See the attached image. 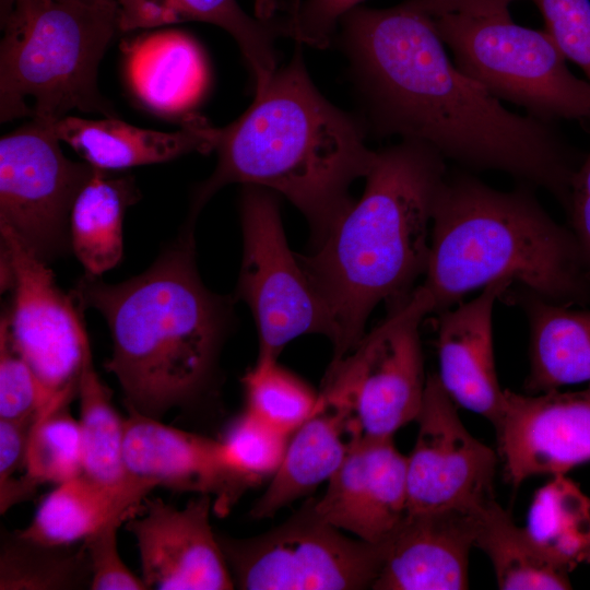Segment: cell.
<instances>
[{
	"instance_id": "ba28073f",
	"label": "cell",
	"mask_w": 590,
	"mask_h": 590,
	"mask_svg": "<svg viewBox=\"0 0 590 590\" xmlns=\"http://www.w3.org/2000/svg\"><path fill=\"white\" fill-rule=\"evenodd\" d=\"M432 312L434 298L421 284L392 303L353 351L329 365L320 404L349 418L352 437H393L415 421L427 380L420 327Z\"/></svg>"
},
{
	"instance_id": "f1b7e54d",
	"label": "cell",
	"mask_w": 590,
	"mask_h": 590,
	"mask_svg": "<svg viewBox=\"0 0 590 590\" xmlns=\"http://www.w3.org/2000/svg\"><path fill=\"white\" fill-rule=\"evenodd\" d=\"M91 588V568L81 544L50 545L4 531L0 546V590Z\"/></svg>"
},
{
	"instance_id": "d4e9b609",
	"label": "cell",
	"mask_w": 590,
	"mask_h": 590,
	"mask_svg": "<svg viewBox=\"0 0 590 590\" xmlns=\"http://www.w3.org/2000/svg\"><path fill=\"white\" fill-rule=\"evenodd\" d=\"M139 199L128 176H113L96 168L79 192L70 214L71 251L84 273L101 276L122 258V222Z\"/></svg>"
},
{
	"instance_id": "60d3db41",
	"label": "cell",
	"mask_w": 590,
	"mask_h": 590,
	"mask_svg": "<svg viewBox=\"0 0 590 590\" xmlns=\"http://www.w3.org/2000/svg\"><path fill=\"white\" fill-rule=\"evenodd\" d=\"M433 19L457 14L467 16H494L509 13L511 3L518 0H411Z\"/></svg>"
},
{
	"instance_id": "52a82bcc",
	"label": "cell",
	"mask_w": 590,
	"mask_h": 590,
	"mask_svg": "<svg viewBox=\"0 0 590 590\" xmlns=\"http://www.w3.org/2000/svg\"><path fill=\"white\" fill-rule=\"evenodd\" d=\"M434 22L456 66L495 98L539 120L590 123V83L570 71L546 31L521 26L509 13Z\"/></svg>"
},
{
	"instance_id": "d590c367",
	"label": "cell",
	"mask_w": 590,
	"mask_h": 590,
	"mask_svg": "<svg viewBox=\"0 0 590 590\" xmlns=\"http://www.w3.org/2000/svg\"><path fill=\"white\" fill-rule=\"evenodd\" d=\"M137 514L117 516L82 541L91 568L90 589L149 590L143 579L127 567L118 551V529Z\"/></svg>"
},
{
	"instance_id": "f546056e",
	"label": "cell",
	"mask_w": 590,
	"mask_h": 590,
	"mask_svg": "<svg viewBox=\"0 0 590 590\" xmlns=\"http://www.w3.org/2000/svg\"><path fill=\"white\" fill-rule=\"evenodd\" d=\"M71 398H59L35 418L23 476L35 486L67 482L82 473L79 421L69 412Z\"/></svg>"
},
{
	"instance_id": "7a4b0ae2",
	"label": "cell",
	"mask_w": 590,
	"mask_h": 590,
	"mask_svg": "<svg viewBox=\"0 0 590 590\" xmlns=\"http://www.w3.org/2000/svg\"><path fill=\"white\" fill-rule=\"evenodd\" d=\"M217 164L196 190L189 219L229 184L278 192L308 220L315 243L351 206L352 182L366 177L377 151L365 127L312 83L300 44L290 62L256 90L249 108L214 131Z\"/></svg>"
},
{
	"instance_id": "484cf974",
	"label": "cell",
	"mask_w": 590,
	"mask_h": 590,
	"mask_svg": "<svg viewBox=\"0 0 590 590\" xmlns=\"http://www.w3.org/2000/svg\"><path fill=\"white\" fill-rule=\"evenodd\" d=\"M474 545L491 559L502 590L571 589L569 573L551 560L495 499L479 511Z\"/></svg>"
},
{
	"instance_id": "4316f807",
	"label": "cell",
	"mask_w": 590,
	"mask_h": 590,
	"mask_svg": "<svg viewBox=\"0 0 590 590\" xmlns=\"http://www.w3.org/2000/svg\"><path fill=\"white\" fill-rule=\"evenodd\" d=\"M524 529L538 547L568 573L590 563V497L566 474L554 475L539 488Z\"/></svg>"
},
{
	"instance_id": "5bb4252c",
	"label": "cell",
	"mask_w": 590,
	"mask_h": 590,
	"mask_svg": "<svg viewBox=\"0 0 590 590\" xmlns=\"http://www.w3.org/2000/svg\"><path fill=\"white\" fill-rule=\"evenodd\" d=\"M213 498L198 495L184 508L158 497L143 500L126 529L134 536L148 589L228 590L234 580L213 532Z\"/></svg>"
},
{
	"instance_id": "7bdbcfd3",
	"label": "cell",
	"mask_w": 590,
	"mask_h": 590,
	"mask_svg": "<svg viewBox=\"0 0 590 590\" xmlns=\"http://www.w3.org/2000/svg\"><path fill=\"white\" fill-rule=\"evenodd\" d=\"M43 1H45V2H50V1H52V0H43Z\"/></svg>"
},
{
	"instance_id": "4fadbf2b",
	"label": "cell",
	"mask_w": 590,
	"mask_h": 590,
	"mask_svg": "<svg viewBox=\"0 0 590 590\" xmlns=\"http://www.w3.org/2000/svg\"><path fill=\"white\" fill-rule=\"evenodd\" d=\"M413 450L406 456L408 512L479 511L494 499L496 453L474 438L437 375L426 380Z\"/></svg>"
},
{
	"instance_id": "f35d334b",
	"label": "cell",
	"mask_w": 590,
	"mask_h": 590,
	"mask_svg": "<svg viewBox=\"0 0 590 590\" xmlns=\"http://www.w3.org/2000/svg\"><path fill=\"white\" fill-rule=\"evenodd\" d=\"M565 209L569 217V229L590 271V151L573 175Z\"/></svg>"
},
{
	"instance_id": "e0dca14e",
	"label": "cell",
	"mask_w": 590,
	"mask_h": 590,
	"mask_svg": "<svg viewBox=\"0 0 590 590\" xmlns=\"http://www.w3.org/2000/svg\"><path fill=\"white\" fill-rule=\"evenodd\" d=\"M128 411L123 457L130 475L176 492L210 495L220 516L253 486L228 464L221 440Z\"/></svg>"
},
{
	"instance_id": "9c48e42d",
	"label": "cell",
	"mask_w": 590,
	"mask_h": 590,
	"mask_svg": "<svg viewBox=\"0 0 590 590\" xmlns=\"http://www.w3.org/2000/svg\"><path fill=\"white\" fill-rule=\"evenodd\" d=\"M342 532L321 519L308 500L266 533L248 539L217 536L238 589H371L387 542L371 544Z\"/></svg>"
},
{
	"instance_id": "d6a6232c",
	"label": "cell",
	"mask_w": 590,
	"mask_h": 590,
	"mask_svg": "<svg viewBox=\"0 0 590 590\" xmlns=\"http://www.w3.org/2000/svg\"><path fill=\"white\" fill-rule=\"evenodd\" d=\"M290 436L245 410L221 442L228 464L255 486L275 473Z\"/></svg>"
},
{
	"instance_id": "83f0119b",
	"label": "cell",
	"mask_w": 590,
	"mask_h": 590,
	"mask_svg": "<svg viewBox=\"0 0 590 590\" xmlns=\"http://www.w3.org/2000/svg\"><path fill=\"white\" fill-rule=\"evenodd\" d=\"M82 473L106 484H121L133 476L125 464V418L111 401V391L93 364L87 344L78 382Z\"/></svg>"
},
{
	"instance_id": "8d00e7d4",
	"label": "cell",
	"mask_w": 590,
	"mask_h": 590,
	"mask_svg": "<svg viewBox=\"0 0 590 590\" xmlns=\"http://www.w3.org/2000/svg\"><path fill=\"white\" fill-rule=\"evenodd\" d=\"M364 0H305L295 5L281 28L298 44L317 48L329 45L338 22Z\"/></svg>"
},
{
	"instance_id": "74e56055",
	"label": "cell",
	"mask_w": 590,
	"mask_h": 590,
	"mask_svg": "<svg viewBox=\"0 0 590 590\" xmlns=\"http://www.w3.org/2000/svg\"><path fill=\"white\" fill-rule=\"evenodd\" d=\"M35 418L0 420V498L14 494L21 486V477H14V474L24 471L28 436Z\"/></svg>"
},
{
	"instance_id": "3957f363",
	"label": "cell",
	"mask_w": 590,
	"mask_h": 590,
	"mask_svg": "<svg viewBox=\"0 0 590 590\" xmlns=\"http://www.w3.org/2000/svg\"><path fill=\"white\" fill-rule=\"evenodd\" d=\"M193 227L187 220L143 273L117 284L84 273L70 292L108 326L113 353L104 366L128 410L158 420L208 387L232 320L231 303L198 273Z\"/></svg>"
},
{
	"instance_id": "7402d4cb",
	"label": "cell",
	"mask_w": 590,
	"mask_h": 590,
	"mask_svg": "<svg viewBox=\"0 0 590 590\" xmlns=\"http://www.w3.org/2000/svg\"><path fill=\"white\" fill-rule=\"evenodd\" d=\"M155 487L152 481L137 476L121 484H106L81 473L56 485L30 524L17 533L50 545L79 543L113 518L139 512Z\"/></svg>"
},
{
	"instance_id": "d6986e66",
	"label": "cell",
	"mask_w": 590,
	"mask_h": 590,
	"mask_svg": "<svg viewBox=\"0 0 590 590\" xmlns=\"http://www.w3.org/2000/svg\"><path fill=\"white\" fill-rule=\"evenodd\" d=\"M479 511L408 512L387 541L384 564L371 589H468Z\"/></svg>"
},
{
	"instance_id": "e575fe53",
	"label": "cell",
	"mask_w": 590,
	"mask_h": 590,
	"mask_svg": "<svg viewBox=\"0 0 590 590\" xmlns=\"http://www.w3.org/2000/svg\"><path fill=\"white\" fill-rule=\"evenodd\" d=\"M531 1L542 14L545 31L590 83V0Z\"/></svg>"
},
{
	"instance_id": "ac0fdd59",
	"label": "cell",
	"mask_w": 590,
	"mask_h": 590,
	"mask_svg": "<svg viewBox=\"0 0 590 590\" xmlns=\"http://www.w3.org/2000/svg\"><path fill=\"white\" fill-rule=\"evenodd\" d=\"M512 285L496 281L480 295L437 312L438 379L456 404L499 427L505 389L499 386L493 346V311Z\"/></svg>"
},
{
	"instance_id": "cb8c5ba5",
	"label": "cell",
	"mask_w": 590,
	"mask_h": 590,
	"mask_svg": "<svg viewBox=\"0 0 590 590\" xmlns=\"http://www.w3.org/2000/svg\"><path fill=\"white\" fill-rule=\"evenodd\" d=\"M351 438L349 418L321 406L290 436L282 461L250 517L271 518L328 482L346 456Z\"/></svg>"
},
{
	"instance_id": "8fae6325",
	"label": "cell",
	"mask_w": 590,
	"mask_h": 590,
	"mask_svg": "<svg viewBox=\"0 0 590 590\" xmlns=\"http://www.w3.org/2000/svg\"><path fill=\"white\" fill-rule=\"evenodd\" d=\"M55 123L32 118L0 140V226L47 263L71 251V210L96 170L63 154Z\"/></svg>"
},
{
	"instance_id": "2e32d148",
	"label": "cell",
	"mask_w": 590,
	"mask_h": 590,
	"mask_svg": "<svg viewBox=\"0 0 590 590\" xmlns=\"http://www.w3.org/2000/svg\"><path fill=\"white\" fill-rule=\"evenodd\" d=\"M312 504L341 531L371 544L387 542L408 515L406 456L392 437H352L324 494Z\"/></svg>"
},
{
	"instance_id": "1f68e13d",
	"label": "cell",
	"mask_w": 590,
	"mask_h": 590,
	"mask_svg": "<svg viewBox=\"0 0 590 590\" xmlns=\"http://www.w3.org/2000/svg\"><path fill=\"white\" fill-rule=\"evenodd\" d=\"M179 16L214 24L238 44L255 80V87L263 86L276 71L273 40L280 31L266 20L247 14L236 0H164Z\"/></svg>"
},
{
	"instance_id": "44dd1931",
	"label": "cell",
	"mask_w": 590,
	"mask_h": 590,
	"mask_svg": "<svg viewBox=\"0 0 590 590\" xmlns=\"http://www.w3.org/2000/svg\"><path fill=\"white\" fill-rule=\"evenodd\" d=\"M125 54L130 87L146 107L158 114H185L205 92V58L197 42L185 33L163 31L143 35L128 44Z\"/></svg>"
},
{
	"instance_id": "9a60e30c",
	"label": "cell",
	"mask_w": 590,
	"mask_h": 590,
	"mask_svg": "<svg viewBox=\"0 0 590 590\" xmlns=\"http://www.w3.org/2000/svg\"><path fill=\"white\" fill-rule=\"evenodd\" d=\"M504 392L496 436L514 488L530 476L566 474L590 461V384L578 391Z\"/></svg>"
},
{
	"instance_id": "ee69618b",
	"label": "cell",
	"mask_w": 590,
	"mask_h": 590,
	"mask_svg": "<svg viewBox=\"0 0 590 590\" xmlns=\"http://www.w3.org/2000/svg\"><path fill=\"white\" fill-rule=\"evenodd\" d=\"M589 274H590V271H589Z\"/></svg>"
},
{
	"instance_id": "6da1fadb",
	"label": "cell",
	"mask_w": 590,
	"mask_h": 590,
	"mask_svg": "<svg viewBox=\"0 0 590 590\" xmlns=\"http://www.w3.org/2000/svg\"><path fill=\"white\" fill-rule=\"evenodd\" d=\"M341 45L377 135L434 148L472 170L508 174L564 206L581 160L554 122L508 110L449 58L434 19L411 0L357 7Z\"/></svg>"
},
{
	"instance_id": "7c38bea8",
	"label": "cell",
	"mask_w": 590,
	"mask_h": 590,
	"mask_svg": "<svg viewBox=\"0 0 590 590\" xmlns=\"http://www.w3.org/2000/svg\"><path fill=\"white\" fill-rule=\"evenodd\" d=\"M0 241L1 290L11 293L1 321L10 341L54 396L75 397L90 343L83 310L12 231L0 226Z\"/></svg>"
},
{
	"instance_id": "277c9868",
	"label": "cell",
	"mask_w": 590,
	"mask_h": 590,
	"mask_svg": "<svg viewBox=\"0 0 590 590\" xmlns=\"http://www.w3.org/2000/svg\"><path fill=\"white\" fill-rule=\"evenodd\" d=\"M430 145L403 139L377 151L362 197L298 259L324 302L339 362L364 337L373 309L409 295L424 275L435 201L448 174Z\"/></svg>"
},
{
	"instance_id": "5b68a950",
	"label": "cell",
	"mask_w": 590,
	"mask_h": 590,
	"mask_svg": "<svg viewBox=\"0 0 590 590\" xmlns=\"http://www.w3.org/2000/svg\"><path fill=\"white\" fill-rule=\"evenodd\" d=\"M424 276L435 312L496 281L557 304L590 302L589 270L571 231L531 187L498 190L468 173L447 174L439 189Z\"/></svg>"
},
{
	"instance_id": "603a6c76",
	"label": "cell",
	"mask_w": 590,
	"mask_h": 590,
	"mask_svg": "<svg viewBox=\"0 0 590 590\" xmlns=\"http://www.w3.org/2000/svg\"><path fill=\"white\" fill-rule=\"evenodd\" d=\"M530 328L528 393L590 384V308L546 300L527 290L520 297Z\"/></svg>"
},
{
	"instance_id": "b9f144b4",
	"label": "cell",
	"mask_w": 590,
	"mask_h": 590,
	"mask_svg": "<svg viewBox=\"0 0 590 590\" xmlns=\"http://www.w3.org/2000/svg\"><path fill=\"white\" fill-rule=\"evenodd\" d=\"M258 1H259L258 8H259L260 11H261L260 15H261V17H264V16H266V12H264V11H267V9L269 10V8H270V5H271V4L269 3L270 0H258Z\"/></svg>"
},
{
	"instance_id": "836d02e7",
	"label": "cell",
	"mask_w": 590,
	"mask_h": 590,
	"mask_svg": "<svg viewBox=\"0 0 590 590\" xmlns=\"http://www.w3.org/2000/svg\"><path fill=\"white\" fill-rule=\"evenodd\" d=\"M59 398L40 381L10 341L0 321V420L24 421L37 417Z\"/></svg>"
},
{
	"instance_id": "ab89813d",
	"label": "cell",
	"mask_w": 590,
	"mask_h": 590,
	"mask_svg": "<svg viewBox=\"0 0 590 590\" xmlns=\"http://www.w3.org/2000/svg\"><path fill=\"white\" fill-rule=\"evenodd\" d=\"M119 8V28L152 27L180 21L164 0H116Z\"/></svg>"
},
{
	"instance_id": "30bf717a",
	"label": "cell",
	"mask_w": 590,
	"mask_h": 590,
	"mask_svg": "<svg viewBox=\"0 0 590 590\" xmlns=\"http://www.w3.org/2000/svg\"><path fill=\"white\" fill-rule=\"evenodd\" d=\"M243 257L237 297L253 316L260 358H278L294 339L310 333L331 341L324 302L286 241L273 191L244 186L240 200Z\"/></svg>"
},
{
	"instance_id": "ffe728a7",
	"label": "cell",
	"mask_w": 590,
	"mask_h": 590,
	"mask_svg": "<svg viewBox=\"0 0 590 590\" xmlns=\"http://www.w3.org/2000/svg\"><path fill=\"white\" fill-rule=\"evenodd\" d=\"M58 139L86 163L103 170H119L163 163L214 149L215 127L194 114L186 115L179 130L140 128L115 117L86 119L64 116L55 123Z\"/></svg>"
},
{
	"instance_id": "8992f818",
	"label": "cell",
	"mask_w": 590,
	"mask_h": 590,
	"mask_svg": "<svg viewBox=\"0 0 590 590\" xmlns=\"http://www.w3.org/2000/svg\"><path fill=\"white\" fill-rule=\"evenodd\" d=\"M118 28L116 0H14L0 45L1 122L74 109L115 117L97 73Z\"/></svg>"
},
{
	"instance_id": "4dcf8cb0",
	"label": "cell",
	"mask_w": 590,
	"mask_h": 590,
	"mask_svg": "<svg viewBox=\"0 0 590 590\" xmlns=\"http://www.w3.org/2000/svg\"><path fill=\"white\" fill-rule=\"evenodd\" d=\"M276 359L258 357L255 366L243 377L246 410L274 428L292 435L320 411V398Z\"/></svg>"
}]
</instances>
